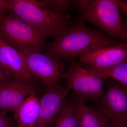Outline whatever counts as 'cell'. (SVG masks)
<instances>
[{"instance_id":"obj_1","label":"cell","mask_w":127,"mask_h":127,"mask_svg":"<svg viewBox=\"0 0 127 127\" xmlns=\"http://www.w3.org/2000/svg\"><path fill=\"white\" fill-rule=\"evenodd\" d=\"M120 43L106 36L100 30L90 28L81 21L48 44L46 54L59 60L72 59L95 48L113 46Z\"/></svg>"},{"instance_id":"obj_2","label":"cell","mask_w":127,"mask_h":127,"mask_svg":"<svg viewBox=\"0 0 127 127\" xmlns=\"http://www.w3.org/2000/svg\"><path fill=\"white\" fill-rule=\"evenodd\" d=\"M7 8L42 35L57 39L70 27L68 16L28 3L26 0H7Z\"/></svg>"},{"instance_id":"obj_3","label":"cell","mask_w":127,"mask_h":127,"mask_svg":"<svg viewBox=\"0 0 127 127\" xmlns=\"http://www.w3.org/2000/svg\"><path fill=\"white\" fill-rule=\"evenodd\" d=\"M0 36L20 52H40L45 47L46 38L14 14L0 18Z\"/></svg>"},{"instance_id":"obj_4","label":"cell","mask_w":127,"mask_h":127,"mask_svg":"<svg viewBox=\"0 0 127 127\" xmlns=\"http://www.w3.org/2000/svg\"><path fill=\"white\" fill-rule=\"evenodd\" d=\"M81 19L94 24L111 37L127 41V27L115 0H90Z\"/></svg>"},{"instance_id":"obj_5","label":"cell","mask_w":127,"mask_h":127,"mask_svg":"<svg viewBox=\"0 0 127 127\" xmlns=\"http://www.w3.org/2000/svg\"><path fill=\"white\" fill-rule=\"evenodd\" d=\"M108 78L92 69L82 68L75 63L71 64L63 77L67 87L84 102L99 100L104 93L103 87Z\"/></svg>"},{"instance_id":"obj_6","label":"cell","mask_w":127,"mask_h":127,"mask_svg":"<svg viewBox=\"0 0 127 127\" xmlns=\"http://www.w3.org/2000/svg\"><path fill=\"white\" fill-rule=\"evenodd\" d=\"M18 52L29 70L40 78L47 88L57 85L63 78L66 71L60 60L40 52Z\"/></svg>"},{"instance_id":"obj_7","label":"cell","mask_w":127,"mask_h":127,"mask_svg":"<svg viewBox=\"0 0 127 127\" xmlns=\"http://www.w3.org/2000/svg\"><path fill=\"white\" fill-rule=\"evenodd\" d=\"M99 100L97 109L109 122L127 121V87L112 83Z\"/></svg>"},{"instance_id":"obj_8","label":"cell","mask_w":127,"mask_h":127,"mask_svg":"<svg viewBox=\"0 0 127 127\" xmlns=\"http://www.w3.org/2000/svg\"><path fill=\"white\" fill-rule=\"evenodd\" d=\"M68 88L58 84L47 88L40 101L39 118L36 127H51L66 103Z\"/></svg>"},{"instance_id":"obj_9","label":"cell","mask_w":127,"mask_h":127,"mask_svg":"<svg viewBox=\"0 0 127 127\" xmlns=\"http://www.w3.org/2000/svg\"><path fill=\"white\" fill-rule=\"evenodd\" d=\"M37 92L32 82L14 77L6 80L0 86V112H14L27 98Z\"/></svg>"},{"instance_id":"obj_10","label":"cell","mask_w":127,"mask_h":127,"mask_svg":"<svg viewBox=\"0 0 127 127\" xmlns=\"http://www.w3.org/2000/svg\"><path fill=\"white\" fill-rule=\"evenodd\" d=\"M79 57V62L93 70L112 66L127 60V43L113 46L98 48Z\"/></svg>"},{"instance_id":"obj_11","label":"cell","mask_w":127,"mask_h":127,"mask_svg":"<svg viewBox=\"0 0 127 127\" xmlns=\"http://www.w3.org/2000/svg\"><path fill=\"white\" fill-rule=\"evenodd\" d=\"M0 65L12 77L32 82L37 78L29 70L18 51L7 44L0 36Z\"/></svg>"},{"instance_id":"obj_12","label":"cell","mask_w":127,"mask_h":127,"mask_svg":"<svg viewBox=\"0 0 127 127\" xmlns=\"http://www.w3.org/2000/svg\"><path fill=\"white\" fill-rule=\"evenodd\" d=\"M40 110V101L36 94L30 95L14 111L17 127H36Z\"/></svg>"},{"instance_id":"obj_13","label":"cell","mask_w":127,"mask_h":127,"mask_svg":"<svg viewBox=\"0 0 127 127\" xmlns=\"http://www.w3.org/2000/svg\"><path fill=\"white\" fill-rule=\"evenodd\" d=\"M78 117L79 127H109V122L97 109L88 106L77 98Z\"/></svg>"},{"instance_id":"obj_14","label":"cell","mask_w":127,"mask_h":127,"mask_svg":"<svg viewBox=\"0 0 127 127\" xmlns=\"http://www.w3.org/2000/svg\"><path fill=\"white\" fill-rule=\"evenodd\" d=\"M53 127H79L76 102L66 103Z\"/></svg>"},{"instance_id":"obj_15","label":"cell","mask_w":127,"mask_h":127,"mask_svg":"<svg viewBox=\"0 0 127 127\" xmlns=\"http://www.w3.org/2000/svg\"><path fill=\"white\" fill-rule=\"evenodd\" d=\"M93 70L108 77L113 78L127 87V60L107 68Z\"/></svg>"},{"instance_id":"obj_16","label":"cell","mask_w":127,"mask_h":127,"mask_svg":"<svg viewBox=\"0 0 127 127\" xmlns=\"http://www.w3.org/2000/svg\"><path fill=\"white\" fill-rule=\"evenodd\" d=\"M0 127H16L6 114L0 112Z\"/></svg>"},{"instance_id":"obj_17","label":"cell","mask_w":127,"mask_h":127,"mask_svg":"<svg viewBox=\"0 0 127 127\" xmlns=\"http://www.w3.org/2000/svg\"><path fill=\"white\" fill-rule=\"evenodd\" d=\"M12 78L7 71L0 65V86L8 79Z\"/></svg>"},{"instance_id":"obj_18","label":"cell","mask_w":127,"mask_h":127,"mask_svg":"<svg viewBox=\"0 0 127 127\" xmlns=\"http://www.w3.org/2000/svg\"><path fill=\"white\" fill-rule=\"evenodd\" d=\"M7 8V0H0V18L5 16L4 13Z\"/></svg>"},{"instance_id":"obj_19","label":"cell","mask_w":127,"mask_h":127,"mask_svg":"<svg viewBox=\"0 0 127 127\" xmlns=\"http://www.w3.org/2000/svg\"><path fill=\"white\" fill-rule=\"evenodd\" d=\"M90 1V0H77L75 1L78 9L83 12Z\"/></svg>"},{"instance_id":"obj_20","label":"cell","mask_w":127,"mask_h":127,"mask_svg":"<svg viewBox=\"0 0 127 127\" xmlns=\"http://www.w3.org/2000/svg\"><path fill=\"white\" fill-rule=\"evenodd\" d=\"M109 127H127V121L110 122Z\"/></svg>"},{"instance_id":"obj_21","label":"cell","mask_w":127,"mask_h":127,"mask_svg":"<svg viewBox=\"0 0 127 127\" xmlns=\"http://www.w3.org/2000/svg\"><path fill=\"white\" fill-rule=\"evenodd\" d=\"M117 5L118 7H120L124 12L125 15H127V4L126 2L121 0H116Z\"/></svg>"}]
</instances>
